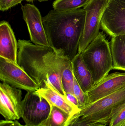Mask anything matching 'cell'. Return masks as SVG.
I'll return each mask as SVG.
<instances>
[{
    "label": "cell",
    "mask_w": 125,
    "mask_h": 126,
    "mask_svg": "<svg viewBox=\"0 0 125 126\" xmlns=\"http://www.w3.org/2000/svg\"><path fill=\"white\" fill-rule=\"evenodd\" d=\"M17 63L35 81L39 88L46 83L66 97L62 86L63 71L72 66L71 61L52 48L34 44L31 41L19 40Z\"/></svg>",
    "instance_id": "obj_1"
},
{
    "label": "cell",
    "mask_w": 125,
    "mask_h": 126,
    "mask_svg": "<svg viewBox=\"0 0 125 126\" xmlns=\"http://www.w3.org/2000/svg\"><path fill=\"white\" fill-rule=\"evenodd\" d=\"M85 16L83 8L66 12L54 10L42 18L50 46L71 61L78 53Z\"/></svg>",
    "instance_id": "obj_2"
},
{
    "label": "cell",
    "mask_w": 125,
    "mask_h": 126,
    "mask_svg": "<svg viewBox=\"0 0 125 126\" xmlns=\"http://www.w3.org/2000/svg\"><path fill=\"white\" fill-rule=\"evenodd\" d=\"M81 54L91 74L94 86L113 69L110 43L103 32H100Z\"/></svg>",
    "instance_id": "obj_3"
},
{
    "label": "cell",
    "mask_w": 125,
    "mask_h": 126,
    "mask_svg": "<svg viewBox=\"0 0 125 126\" xmlns=\"http://www.w3.org/2000/svg\"><path fill=\"white\" fill-rule=\"evenodd\" d=\"M125 105V88L86 105L78 114L90 121L107 125Z\"/></svg>",
    "instance_id": "obj_4"
},
{
    "label": "cell",
    "mask_w": 125,
    "mask_h": 126,
    "mask_svg": "<svg viewBox=\"0 0 125 126\" xmlns=\"http://www.w3.org/2000/svg\"><path fill=\"white\" fill-rule=\"evenodd\" d=\"M110 0H90L83 7L86 12L84 28L78 48L81 54L100 32L101 21Z\"/></svg>",
    "instance_id": "obj_5"
},
{
    "label": "cell",
    "mask_w": 125,
    "mask_h": 126,
    "mask_svg": "<svg viewBox=\"0 0 125 126\" xmlns=\"http://www.w3.org/2000/svg\"><path fill=\"white\" fill-rule=\"evenodd\" d=\"M50 104L35 92H28L22 102V118L26 126H39L48 117Z\"/></svg>",
    "instance_id": "obj_6"
},
{
    "label": "cell",
    "mask_w": 125,
    "mask_h": 126,
    "mask_svg": "<svg viewBox=\"0 0 125 126\" xmlns=\"http://www.w3.org/2000/svg\"><path fill=\"white\" fill-rule=\"evenodd\" d=\"M0 79L11 86L27 92H35L39 88L18 64L2 58H0Z\"/></svg>",
    "instance_id": "obj_7"
},
{
    "label": "cell",
    "mask_w": 125,
    "mask_h": 126,
    "mask_svg": "<svg viewBox=\"0 0 125 126\" xmlns=\"http://www.w3.org/2000/svg\"><path fill=\"white\" fill-rule=\"evenodd\" d=\"M101 29L112 37L125 35V0H110Z\"/></svg>",
    "instance_id": "obj_8"
},
{
    "label": "cell",
    "mask_w": 125,
    "mask_h": 126,
    "mask_svg": "<svg viewBox=\"0 0 125 126\" xmlns=\"http://www.w3.org/2000/svg\"><path fill=\"white\" fill-rule=\"evenodd\" d=\"M21 90L2 82L0 84V113L7 120L22 118Z\"/></svg>",
    "instance_id": "obj_9"
},
{
    "label": "cell",
    "mask_w": 125,
    "mask_h": 126,
    "mask_svg": "<svg viewBox=\"0 0 125 126\" xmlns=\"http://www.w3.org/2000/svg\"><path fill=\"white\" fill-rule=\"evenodd\" d=\"M21 9L31 41L36 45L50 46L39 9L33 4L29 3L22 5Z\"/></svg>",
    "instance_id": "obj_10"
},
{
    "label": "cell",
    "mask_w": 125,
    "mask_h": 126,
    "mask_svg": "<svg viewBox=\"0 0 125 126\" xmlns=\"http://www.w3.org/2000/svg\"><path fill=\"white\" fill-rule=\"evenodd\" d=\"M124 88L125 72L109 74L86 93L89 104Z\"/></svg>",
    "instance_id": "obj_11"
},
{
    "label": "cell",
    "mask_w": 125,
    "mask_h": 126,
    "mask_svg": "<svg viewBox=\"0 0 125 126\" xmlns=\"http://www.w3.org/2000/svg\"><path fill=\"white\" fill-rule=\"evenodd\" d=\"M18 44L9 24L0 23V58L18 64Z\"/></svg>",
    "instance_id": "obj_12"
},
{
    "label": "cell",
    "mask_w": 125,
    "mask_h": 126,
    "mask_svg": "<svg viewBox=\"0 0 125 126\" xmlns=\"http://www.w3.org/2000/svg\"><path fill=\"white\" fill-rule=\"evenodd\" d=\"M35 92L45 99L50 105L56 107L72 116L80 111L81 109L74 106L66 97L55 90L47 83H46L45 87L39 88Z\"/></svg>",
    "instance_id": "obj_13"
},
{
    "label": "cell",
    "mask_w": 125,
    "mask_h": 126,
    "mask_svg": "<svg viewBox=\"0 0 125 126\" xmlns=\"http://www.w3.org/2000/svg\"><path fill=\"white\" fill-rule=\"evenodd\" d=\"M71 62L74 78L83 91L87 93L94 86L91 74L81 54L78 53Z\"/></svg>",
    "instance_id": "obj_14"
},
{
    "label": "cell",
    "mask_w": 125,
    "mask_h": 126,
    "mask_svg": "<svg viewBox=\"0 0 125 126\" xmlns=\"http://www.w3.org/2000/svg\"><path fill=\"white\" fill-rule=\"evenodd\" d=\"M110 43L113 69L125 72V35L112 37Z\"/></svg>",
    "instance_id": "obj_15"
},
{
    "label": "cell",
    "mask_w": 125,
    "mask_h": 126,
    "mask_svg": "<svg viewBox=\"0 0 125 126\" xmlns=\"http://www.w3.org/2000/svg\"><path fill=\"white\" fill-rule=\"evenodd\" d=\"M50 106L48 117L39 126H66L72 115L56 107Z\"/></svg>",
    "instance_id": "obj_16"
},
{
    "label": "cell",
    "mask_w": 125,
    "mask_h": 126,
    "mask_svg": "<svg viewBox=\"0 0 125 126\" xmlns=\"http://www.w3.org/2000/svg\"><path fill=\"white\" fill-rule=\"evenodd\" d=\"M90 0H56L53 4L54 10L59 12L72 11L84 7Z\"/></svg>",
    "instance_id": "obj_17"
},
{
    "label": "cell",
    "mask_w": 125,
    "mask_h": 126,
    "mask_svg": "<svg viewBox=\"0 0 125 126\" xmlns=\"http://www.w3.org/2000/svg\"><path fill=\"white\" fill-rule=\"evenodd\" d=\"M74 76L72 66L64 70L62 73V82L64 90L66 93L73 94Z\"/></svg>",
    "instance_id": "obj_18"
},
{
    "label": "cell",
    "mask_w": 125,
    "mask_h": 126,
    "mask_svg": "<svg viewBox=\"0 0 125 126\" xmlns=\"http://www.w3.org/2000/svg\"><path fill=\"white\" fill-rule=\"evenodd\" d=\"M66 126H107V125L86 120L79 115L78 113L71 117Z\"/></svg>",
    "instance_id": "obj_19"
},
{
    "label": "cell",
    "mask_w": 125,
    "mask_h": 126,
    "mask_svg": "<svg viewBox=\"0 0 125 126\" xmlns=\"http://www.w3.org/2000/svg\"><path fill=\"white\" fill-rule=\"evenodd\" d=\"M73 94L78 101L79 109H81L83 107L89 104L86 94L82 90L75 78L73 84Z\"/></svg>",
    "instance_id": "obj_20"
},
{
    "label": "cell",
    "mask_w": 125,
    "mask_h": 126,
    "mask_svg": "<svg viewBox=\"0 0 125 126\" xmlns=\"http://www.w3.org/2000/svg\"><path fill=\"white\" fill-rule=\"evenodd\" d=\"M109 125V126H125V105L113 115Z\"/></svg>",
    "instance_id": "obj_21"
},
{
    "label": "cell",
    "mask_w": 125,
    "mask_h": 126,
    "mask_svg": "<svg viewBox=\"0 0 125 126\" xmlns=\"http://www.w3.org/2000/svg\"><path fill=\"white\" fill-rule=\"evenodd\" d=\"M23 0H0V10L2 12L6 11L10 8L21 3Z\"/></svg>",
    "instance_id": "obj_22"
},
{
    "label": "cell",
    "mask_w": 125,
    "mask_h": 126,
    "mask_svg": "<svg viewBox=\"0 0 125 126\" xmlns=\"http://www.w3.org/2000/svg\"><path fill=\"white\" fill-rule=\"evenodd\" d=\"M0 126H26L25 125L21 124L17 120H1L0 121Z\"/></svg>",
    "instance_id": "obj_23"
},
{
    "label": "cell",
    "mask_w": 125,
    "mask_h": 126,
    "mask_svg": "<svg viewBox=\"0 0 125 126\" xmlns=\"http://www.w3.org/2000/svg\"><path fill=\"white\" fill-rule=\"evenodd\" d=\"M66 97L68 101L74 106L79 109L78 101L77 98L74 94L69 93H66Z\"/></svg>",
    "instance_id": "obj_24"
},
{
    "label": "cell",
    "mask_w": 125,
    "mask_h": 126,
    "mask_svg": "<svg viewBox=\"0 0 125 126\" xmlns=\"http://www.w3.org/2000/svg\"><path fill=\"white\" fill-rule=\"evenodd\" d=\"M23 0L26 1H28V2H32L34 0Z\"/></svg>",
    "instance_id": "obj_25"
},
{
    "label": "cell",
    "mask_w": 125,
    "mask_h": 126,
    "mask_svg": "<svg viewBox=\"0 0 125 126\" xmlns=\"http://www.w3.org/2000/svg\"><path fill=\"white\" fill-rule=\"evenodd\" d=\"M38 0L40 2H42V1H46L48 0Z\"/></svg>",
    "instance_id": "obj_26"
}]
</instances>
